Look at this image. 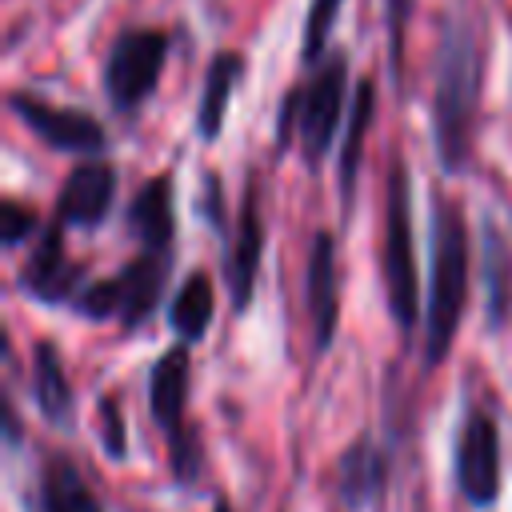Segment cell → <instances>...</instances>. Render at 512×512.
Returning a JSON list of instances; mask_svg holds the SVG:
<instances>
[{"instance_id": "obj_1", "label": "cell", "mask_w": 512, "mask_h": 512, "mask_svg": "<svg viewBox=\"0 0 512 512\" xmlns=\"http://www.w3.org/2000/svg\"><path fill=\"white\" fill-rule=\"evenodd\" d=\"M484 96V32L476 16L452 12L436 48L432 76V144L448 176H460L472 164L476 148V112Z\"/></svg>"}, {"instance_id": "obj_17", "label": "cell", "mask_w": 512, "mask_h": 512, "mask_svg": "<svg viewBox=\"0 0 512 512\" xmlns=\"http://www.w3.org/2000/svg\"><path fill=\"white\" fill-rule=\"evenodd\" d=\"M480 284H484V324L500 332L512 312V240L496 220L480 224Z\"/></svg>"}, {"instance_id": "obj_16", "label": "cell", "mask_w": 512, "mask_h": 512, "mask_svg": "<svg viewBox=\"0 0 512 512\" xmlns=\"http://www.w3.org/2000/svg\"><path fill=\"white\" fill-rule=\"evenodd\" d=\"M32 404L44 416V424H52L56 432H72L76 428V388L64 372V356L56 348V340H36L32 344Z\"/></svg>"}, {"instance_id": "obj_19", "label": "cell", "mask_w": 512, "mask_h": 512, "mask_svg": "<svg viewBox=\"0 0 512 512\" xmlns=\"http://www.w3.org/2000/svg\"><path fill=\"white\" fill-rule=\"evenodd\" d=\"M36 512H104V504L72 456L48 452L36 476Z\"/></svg>"}, {"instance_id": "obj_9", "label": "cell", "mask_w": 512, "mask_h": 512, "mask_svg": "<svg viewBox=\"0 0 512 512\" xmlns=\"http://www.w3.org/2000/svg\"><path fill=\"white\" fill-rule=\"evenodd\" d=\"M8 112L36 136L44 140L52 152H76V156H100L108 148V132L104 124L84 112V108H68V104H52L32 88H12L8 92Z\"/></svg>"}, {"instance_id": "obj_23", "label": "cell", "mask_w": 512, "mask_h": 512, "mask_svg": "<svg viewBox=\"0 0 512 512\" xmlns=\"http://www.w3.org/2000/svg\"><path fill=\"white\" fill-rule=\"evenodd\" d=\"M96 432H100V448L108 460L128 456V432H124V416H120V404L112 392H104L96 404Z\"/></svg>"}, {"instance_id": "obj_21", "label": "cell", "mask_w": 512, "mask_h": 512, "mask_svg": "<svg viewBox=\"0 0 512 512\" xmlns=\"http://www.w3.org/2000/svg\"><path fill=\"white\" fill-rule=\"evenodd\" d=\"M212 316H216V288H212V276L192 268L184 276V284L176 288V296L168 300V324L172 332L184 340V344H196L208 336L212 328Z\"/></svg>"}, {"instance_id": "obj_15", "label": "cell", "mask_w": 512, "mask_h": 512, "mask_svg": "<svg viewBox=\"0 0 512 512\" xmlns=\"http://www.w3.org/2000/svg\"><path fill=\"white\" fill-rule=\"evenodd\" d=\"M304 292H308V316H312V348L328 352L340 324V276H336V236L324 228L308 244Z\"/></svg>"}, {"instance_id": "obj_10", "label": "cell", "mask_w": 512, "mask_h": 512, "mask_svg": "<svg viewBox=\"0 0 512 512\" xmlns=\"http://www.w3.org/2000/svg\"><path fill=\"white\" fill-rule=\"evenodd\" d=\"M224 288H228V304L236 316L248 312L252 292H256V276H260V260H264V208H260V180L256 172H248L244 180V200L240 212L228 228L224 240Z\"/></svg>"}, {"instance_id": "obj_27", "label": "cell", "mask_w": 512, "mask_h": 512, "mask_svg": "<svg viewBox=\"0 0 512 512\" xmlns=\"http://www.w3.org/2000/svg\"><path fill=\"white\" fill-rule=\"evenodd\" d=\"M212 512H232V504H228V500H224V496H220V500H216V504H212Z\"/></svg>"}, {"instance_id": "obj_13", "label": "cell", "mask_w": 512, "mask_h": 512, "mask_svg": "<svg viewBox=\"0 0 512 512\" xmlns=\"http://www.w3.org/2000/svg\"><path fill=\"white\" fill-rule=\"evenodd\" d=\"M388 448L372 436V432H360L340 456H336V468H332V484H336V496L344 508L352 512H368L384 500L388 492Z\"/></svg>"}, {"instance_id": "obj_12", "label": "cell", "mask_w": 512, "mask_h": 512, "mask_svg": "<svg viewBox=\"0 0 512 512\" xmlns=\"http://www.w3.org/2000/svg\"><path fill=\"white\" fill-rule=\"evenodd\" d=\"M116 184H120L116 164H108L100 156L80 160L64 176V184H60L56 216L52 220H60L64 228H84V232L88 228H100L108 220L112 204H116Z\"/></svg>"}, {"instance_id": "obj_26", "label": "cell", "mask_w": 512, "mask_h": 512, "mask_svg": "<svg viewBox=\"0 0 512 512\" xmlns=\"http://www.w3.org/2000/svg\"><path fill=\"white\" fill-rule=\"evenodd\" d=\"M200 216L220 232V236H228V220H224V192H220V180H216V172H204V184H200Z\"/></svg>"}, {"instance_id": "obj_6", "label": "cell", "mask_w": 512, "mask_h": 512, "mask_svg": "<svg viewBox=\"0 0 512 512\" xmlns=\"http://www.w3.org/2000/svg\"><path fill=\"white\" fill-rule=\"evenodd\" d=\"M168 268H172V256L140 252L116 276L84 284L80 296L72 300V308L88 320H120L124 332H136L152 320V312L164 296V284H168Z\"/></svg>"}, {"instance_id": "obj_11", "label": "cell", "mask_w": 512, "mask_h": 512, "mask_svg": "<svg viewBox=\"0 0 512 512\" xmlns=\"http://www.w3.org/2000/svg\"><path fill=\"white\" fill-rule=\"evenodd\" d=\"M84 264H76L64 248V224L60 220H48L40 228V236L32 240V252L28 260L20 264L16 272V288L24 296H32L36 304H52V308H72V300L80 296L84 288Z\"/></svg>"}, {"instance_id": "obj_3", "label": "cell", "mask_w": 512, "mask_h": 512, "mask_svg": "<svg viewBox=\"0 0 512 512\" xmlns=\"http://www.w3.org/2000/svg\"><path fill=\"white\" fill-rule=\"evenodd\" d=\"M344 100H348V56L332 48L312 64V76L304 84H292L284 92L276 116V148L288 152V144H296L304 164L320 168L344 120Z\"/></svg>"}, {"instance_id": "obj_2", "label": "cell", "mask_w": 512, "mask_h": 512, "mask_svg": "<svg viewBox=\"0 0 512 512\" xmlns=\"http://www.w3.org/2000/svg\"><path fill=\"white\" fill-rule=\"evenodd\" d=\"M468 224L456 200L432 196V268L424 300V368H440L452 352L468 308Z\"/></svg>"}, {"instance_id": "obj_18", "label": "cell", "mask_w": 512, "mask_h": 512, "mask_svg": "<svg viewBox=\"0 0 512 512\" xmlns=\"http://www.w3.org/2000/svg\"><path fill=\"white\" fill-rule=\"evenodd\" d=\"M244 72H248L244 52L224 48V52L212 56V64H208V72H204V84H200V100H196V136H200L204 144H212V140L224 132L228 104H232V96H236Z\"/></svg>"}, {"instance_id": "obj_7", "label": "cell", "mask_w": 512, "mask_h": 512, "mask_svg": "<svg viewBox=\"0 0 512 512\" xmlns=\"http://www.w3.org/2000/svg\"><path fill=\"white\" fill-rule=\"evenodd\" d=\"M168 48L172 36L164 28H124L116 32L104 68H100V84L104 96L112 104V112L120 116H136L160 88L164 64H168Z\"/></svg>"}, {"instance_id": "obj_25", "label": "cell", "mask_w": 512, "mask_h": 512, "mask_svg": "<svg viewBox=\"0 0 512 512\" xmlns=\"http://www.w3.org/2000/svg\"><path fill=\"white\" fill-rule=\"evenodd\" d=\"M416 12V0H384V28H388V68L392 80L400 76V60H404V32H408V16Z\"/></svg>"}, {"instance_id": "obj_20", "label": "cell", "mask_w": 512, "mask_h": 512, "mask_svg": "<svg viewBox=\"0 0 512 512\" xmlns=\"http://www.w3.org/2000/svg\"><path fill=\"white\" fill-rule=\"evenodd\" d=\"M372 112H376V80L364 76V80H356V92H352V116H348V128H344V140H340V168H336L344 216L352 212V192H356V176H360V156H364V136L372 128Z\"/></svg>"}, {"instance_id": "obj_4", "label": "cell", "mask_w": 512, "mask_h": 512, "mask_svg": "<svg viewBox=\"0 0 512 512\" xmlns=\"http://www.w3.org/2000/svg\"><path fill=\"white\" fill-rule=\"evenodd\" d=\"M380 280L384 304L400 332H412L424 320L420 276H416V228H412V180L404 156H392L384 180V232H380Z\"/></svg>"}, {"instance_id": "obj_14", "label": "cell", "mask_w": 512, "mask_h": 512, "mask_svg": "<svg viewBox=\"0 0 512 512\" xmlns=\"http://www.w3.org/2000/svg\"><path fill=\"white\" fill-rule=\"evenodd\" d=\"M124 228L132 232L140 252L172 256V248H176V184H172V172H156L132 192L128 208H124Z\"/></svg>"}, {"instance_id": "obj_5", "label": "cell", "mask_w": 512, "mask_h": 512, "mask_svg": "<svg viewBox=\"0 0 512 512\" xmlns=\"http://www.w3.org/2000/svg\"><path fill=\"white\" fill-rule=\"evenodd\" d=\"M188 380H192V360L184 340L164 348L148 368V412L168 440L176 484L200 480V436L196 428H188Z\"/></svg>"}, {"instance_id": "obj_24", "label": "cell", "mask_w": 512, "mask_h": 512, "mask_svg": "<svg viewBox=\"0 0 512 512\" xmlns=\"http://www.w3.org/2000/svg\"><path fill=\"white\" fill-rule=\"evenodd\" d=\"M40 228L44 224L28 204H20V200H4L0 204V240H4V248H20L24 240L40 236Z\"/></svg>"}, {"instance_id": "obj_22", "label": "cell", "mask_w": 512, "mask_h": 512, "mask_svg": "<svg viewBox=\"0 0 512 512\" xmlns=\"http://www.w3.org/2000/svg\"><path fill=\"white\" fill-rule=\"evenodd\" d=\"M340 8H344V0H308L304 36H300V56H304V64H316L320 56H328V36H332V28H336Z\"/></svg>"}, {"instance_id": "obj_8", "label": "cell", "mask_w": 512, "mask_h": 512, "mask_svg": "<svg viewBox=\"0 0 512 512\" xmlns=\"http://www.w3.org/2000/svg\"><path fill=\"white\" fill-rule=\"evenodd\" d=\"M452 484L456 492L488 512L500 500L504 488V468H500V424L484 404H472L456 428V444H452Z\"/></svg>"}]
</instances>
